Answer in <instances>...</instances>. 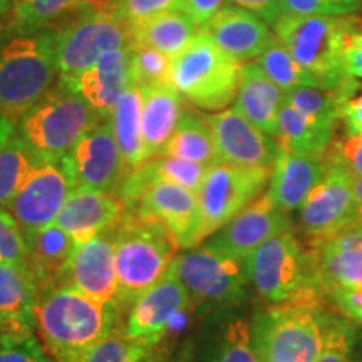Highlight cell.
I'll return each instance as SVG.
<instances>
[{
	"label": "cell",
	"instance_id": "cell-1",
	"mask_svg": "<svg viewBox=\"0 0 362 362\" xmlns=\"http://www.w3.org/2000/svg\"><path fill=\"white\" fill-rule=\"evenodd\" d=\"M119 312L67 284L40 288L35 330L56 362H79L103 337L117 329Z\"/></svg>",
	"mask_w": 362,
	"mask_h": 362
},
{
	"label": "cell",
	"instance_id": "cell-2",
	"mask_svg": "<svg viewBox=\"0 0 362 362\" xmlns=\"http://www.w3.org/2000/svg\"><path fill=\"white\" fill-rule=\"evenodd\" d=\"M112 247L121 314L168 272L178 247L158 221L129 210L112 232Z\"/></svg>",
	"mask_w": 362,
	"mask_h": 362
},
{
	"label": "cell",
	"instance_id": "cell-3",
	"mask_svg": "<svg viewBox=\"0 0 362 362\" xmlns=\"http://www.w3.org/2000/svg\"><path fill=\"white\" fill-rule=\"evenodd\" d=\"M332 319L320 293L272 305L252 325L259 361L314 362Z\"/></svg>",
	"mask_w": 362,
	"mask_h": 362
},
{
	"label": "cell",
	"instance_id": "cell-4",
	"mask_svg": "<svg viewBox=\"0 0 362 362\" xmlns=\"http://www.w3.org/2000/svg\"><path fill=\"white\" fill-rule=\"evenodd\" d=\"M57 78L56 33L21 34L0 45V112L16 123Z\"/></svg>",
	"mask_w": 362,
	"mask_h": 362
},
{
	"label": "cell",
	"instance_id": "cell-5",
	"mask_svg": "<svg viewBox=\"0 0 362 362\" xmlns=\"http://www.w3.org/2000/svg\"><path fill=\"white\" fill-rule=\"evenodd\" d=\"M103 117L89 103L57 84L19 119L16 131L42 161L62 160Z\"/></svg>",
	"mask_w": 362,
	"mask_h": 362
},
{
	"label": "cell",
	"instance_id": "cell-6",
	"mask_svg": "<svg viewBox=\"0 0 362 362\" xmlns=\"http://www.w3.org/2000/svg\"><path fill=\"white\" fill-rule=\"evenodd\" d=\"M242 62L202 33L171 57L170 84L197 107L223 111L238 93Z\"/></svg>",
	"mask_w": 362,
	"mask_h": 362
},
{
	"label": "cell",
	"instance_id": "cell-7",
	"mask_svg": "<svg viewBox=\"0 0 362 362\" xmlns=\"http://www.w3.org/2000/svg\"><path fill=\"white\" fill-rule=\"evenodd\" d=\"M351 22L334 16L284 13L274 24V33L292 57L324 89H337L344 81V49Z\"/></svg>",
	"mask_w": 362,
	"mask_h": 362
},
{
	"label": "cell",
	"instance_id": "cell-8",
	"mask_svg": "<svg viewBox=\"0 0 362 362\" xmlns=\"http://www.w3.org/2000/svg\"><path fill=\"white\" fill-rule=\"evenodd\" d=\"M245 260L248 280L272 305L320 293L310 248L302 245L292 230L274 235Z\"/></svg>",
	"mask_w": 362,
	"mask_h": 362
},
{
	"label": "cell",
	"instance_id": "cell-9",
	"mask_svg": "<svg viewBox=\"0 0 362 362\" xmlns=\"http://www.w3.org/2000/svg\"><path fill=\"white\" fill-rule=\"evenodd\" d=\"M170 269L178 275L197 305H232L242 302L250 284L247 260L215 248L202 245L181 253Z\"/></svg>",
	"mask_w": 362,
	"mask_h": 362
},
{
	"label": "cell",
	"instance_id": "cell-10",
	"mask_svg": "<svg viewBox=\"0 0 362 362\" xmlns=\"http://www.w3.org/2000/svg\"><path fill=\"white\" fill-rule=\"evenodd\" d=\"M131 25L111 11H88L56 33L57 84L69 86L112 49L133 45Z\"/></svg>",
	"mask_w": 362,
	"mask_h": 362
},
{
	"label": "cell",
	"instance_id": "cell-11",
	"mask_svg": "<svg viewBox=\"0 0 362 362\" xmlns=\"http://www.w3.org/2000/svg\"><path fill=\"white\" fill-rule=\"evenodd\" d=\"M270 176L272 168L264 166H242L226 161L211 163L198 189L205 238L223 228L240 211L264 194Z\"/></svg>",
	"mask_w": 362,
	"mask_h": 362
},
{
	"label": "cell",
	"instance_id": "cell-12",
	"mask_svg": "<svg viewBox=\"0 0 362 362\" xmlns=\"http://www.w3.org/2000/svg\"><path fill=\"white\" fill-rule=\"evenodd\" d=\"M74 189L76 178L67 156L56 161H42L21 192L4 208L19 221L25 238H29L44 226L56 223L62 206Z\"/></svg>",
	"mask_w": 362,
	"mask_h": 362
},
{
	"label": "cell",
	"instance_id": "cell-13",
	"mask_svg": "<svg viewBox=\"0 0 362 362\" xmlns=\"http://www.w3.org/2000/svg\"><path fill=\"white\" fill-rule=\"evenodd\" d=\"M324 176L300 208L302 228L310 245L324 242L357 218L356 176L336 161L324 158Z\"/></svg>",
	"mask_w": 362,
	"mask_h": 362
},
{
	"label": "cell",
	"instance_id": "cell-14",
	"mask_svg": "<svg viewBox=\"0 0 362 362\" xmlns=\"http://www.w3.org/2000/svg\"><path fill=\"white\" fill-rule=\"evenodd\" d=\"M133 211L158 221L175 240L178 250L198 247L205 240L198 193L181 185L170 181L153 183Z\"/></svg>",
	"mask_w": 362,
	"mask_h": 362
},
{
	"label": "cell",
	"instance_id": "cell-15",
	"mask_svg": "<svg viewBox=\"0 0 362 362\" xmlns=\"http://www.w3.org/2000/svg\"><path fill=\"white\" fill-rule=\"evenodd\" d=\"M76 188L115 193L126 175L124 158L112 134L110 119L90 128L67 155Z\"/></svg>",
	"mask_w": 362,
	"mask_h": 362
},
{
	"label": "cell",
	"instance_id": "cell-16",
	"mask_svg": "<svg viewBox=\"0 0 362 362\" xmlns=\"http://www.w3.org/2000/svg\"><path fill=\"white\" fill-rule=\"evenodd\" d=\"M215 138L216 155L220 161L242 166H264L272 168L280 144L252 124L237 107L205 115Z\"/></svg>",
	"mask_w": 362,
	"mask_h": 362
},
{
	"label": "cell",
	"instance_id": "cell-17",
	"mask_svg": "<svg viewBox=\"0 0 362 362\" xmlns=\"http://www.w3.org/2000/svg\"><path fill=\"white\" fill-rule=\"evenodd\" d=\"M189 305L192 300L187 287L178 275L168 269L151 288L139 296L129 307L123 329L131 339L155 346L165 336L175 317Z\"/></svg>",
	"mask_w": 362,
	"mask_h": 362
},
{
	"label": "cell",
	"instance_id": "cell-18",
	"mask_svg": "<svg viewBox=\"0 0 362 362\" xmlns=\"http://www.w3.org/2000/svg\"><path fill=\"white\" fill-rule=\"evenodd\" d=\"M315 284L322 296L362 287V220L356 218L324 242L310 245Z\"/></svg>",
	"mask_w": 362,
	"mask_h": 362
},
{
	"label": "cell",
	"instance_id": "cell-19",
	"mask_svg": "<svg viewBox=\"0 0 362 362\" xmlns=\"http://www.w3.org/2000/svg\"><path fill=\"white\" fill-rule=\"evenodd\" d=\"M285 230H292L287 211L275 205L269 193H264L211 235L205 245L245 259L257 247Z\"/></svg>",
	"mask_w": 362,
	"mask_h": 362
},
{
	"label": "cell",
	"instance_id": "cell-20",
	"mask_svg": "<svg viewBox=\"0 0 362 362\" xmlns=\"http://www.w3.org/2000/svg\"><path fill=\"white\" fill-rule=\"evenodd\" d=\"M126 211L128 208L115 193L76 188L62 206L56 225L81 247L98 235L115 232Z\"/></svg>",
	"mask_w": 362,
	"mask_h": 362
},
{
	"label": "cell",
	"instance_id": "cell-21",
	"mask_svg": "<svg viewBox=\"0 0 362 362\" xmlns=\"http://www.w3.org/2000/svg\"><path fill=\"white\" fill-rule=\"evenodd\" d=\"M270 27L262 17L247 8L226 6L200 30L226 54L245 64L255 61L277 39Z\"/></svg>",
	"mask_w": 362,
	"mask_h": 362
},
{
	"label": "cell",
	"instance_id": "cell-22",
	"mask_svg": "<svg viewBox=\"0 0 362 362\" xmlns=\"http://www.w3.org/2000/svg\"><path fill=\"white\" fill-rule=\"evenodd\" d=\"M62 284L117 309L119 284L116 275L112 232L98 235L78 247Z\"/></svg>",
	"mask_w": 362,
	"mask_h": 362
},
{
	"label": "cell",
	"instance_id": "cell-23",
	"mask_svg": "<svg viewBox=\"0 0 362 362\" xmlns=\"http://www.w3.org/2000/svg\"><path fill=\"white\" fill-rule=\"evenodd\" d=\"M131 47L133 45L106 52L96 64L84 71L78 79L64 88L81 94L98 112L99 117L107 119L124 90L133 84Z\"/></svg>",
	"mask_w": 362,
	"mask_h": 362
},
{
	"label": "cell",
	"instance_id": "cell-24",
	"mask_svg": "<svg viewBox=\"0 0 362 362\" xmlns=\"http://www.w3.org/2000/svg\"><path fill=\"white\" fill-rule=\"evenodd\" d=\"M325 173L322 155H305L280 146L267 193L284 211L302 208L312 188Z\"/></svg>",
	"mask_w": 362,
	"mask_h": 362
},
{
	"label": "cell",
	"instance_id": "cell-25",
	"mask_svg": "<svg viewBox=\"0 0 362 362\" xmlns=\"http://www.w3.org/2000/svg\"><path fill=\"white\" fill-rule=\"evenodd\" d=\"M40 284L27 264H0V334H34Z\"/></svg>",
	"mask_w": 362,
	"mask_h": 362
},
{
	"label": "cell",
	"instance_id": "cell-26",
	"mask_svg": "<svg viewBox=\"0 0 362 362\" xmlns=\"http://www.w3.org/2000/svg\"><path fill=\"white\" fill-rule=\"evenodd\" d=\"M141 93V138L146 161L163 156L185 112L181 93L171 84L138 86Z\"/></svg>",
	"mask_w": 362,
	"mask_h": 362
},
{
	"label": "cell",
	"instance_id": "cell-27",
	"mask_svg": "<svg viewBox=\"0 0 362 362\" xmlns=\"http://www.w3.org/2000/svg\"><path fill=\"white\" fill-rule=\"evenodd\" d=\"M284 101V90L260 69L257 62L242 64L233 107H237L252 124L277 138L279 115Z\"/></svg>",
	"mask_w": 362,
	"mask_h": 362
},
{
	"label": "cell",
	"instance_id": "cell-28",
	"mask_svg": "<svg viewBox=\"0 0 362 362\" xmlns=\"http://www.w3.org/2000/svg\"><path fill=\"white\" fill-rule=\"evenodd\" d=\"M29 257L27 265L37 277L40 288L62 284L78 245L61 226L52 223L44 226L33 237L27 238Z\"/></svg>",
	"mask_w": 362,
	"mask_h": 362
},
{
	"label": "cell",
	"instance_id": "cell-29",
	"mask_svg": "<svg viewBox=\"0 0 362 362\" xmlns=\"http://www.w3.org/2000/svg\"><path fill=\"white\" fill-rule=\"evenodd\" d=\"M131 25L133 42L175 57L200 34V25L187 12L168 11L136 21Z\"/></svg>",
	"mask_w": 362,
	"mask_h": 362
},
{
	"label": "cell",
	"instance_id": "cell-30",
	"mask_svg": "<svg viewBox=\"0 0 362 362\" xmlns=\"http://www.w3.org/2000/svg\"><path fill=\"white\" fill-rule=\"evenodd\" d=\"M197 362H260L252 325L242 317H230L203 337Z\"/></svg>",
	"mask_w": 362,
	"mask_h": 362
},
{
	"label": "cell",
	"instance_id": "cell-31",
	"mask_svg": "<svg viewBox=\"0 0 362 362\" xmlns=\"http://www.w3.org/2000/svg\"><path fill=\"white\" fill-rule=\"evenodd\" d=\"M107 119L124 158L126 171L146 161L141 138V93L138 86L131 84L124 90Z\"/></svg>",
	"mask_w": 362,
	"mask_h": 362
},
{
	"label": "cell",
	"instance_id": "cell-32",
	"mask_svg": "<svg viewBox=\"0 0 362 362\" xmlns=\"http://www.w3.org/2000/svg\"><path fill=\"white\" fill-rule=\"evenodd\" d=\"M163 156H175L202 165L220 161L216 155L214 133L205 115L185 110Z\"/></svg>",
	"mask_w": 362,
	"mask_h": 362
},
{
	"label": "cell",
	"instance_id": "cell-33",
	"mask_svg": "<svg viewBox=\"0 0 362 362\" xmlns=\"http://www.w3.org/2000/svg\"><path fill=\"white\" fill-rule=\"evenodd\" d=\"M334 128L305 117L284 101L279 115L277 141L280 146L305 155H324L332 141Z\"/></svg>",
	"mask_w": 362,
	"mask_h": 362
},
{
	"label": "cell",
	"instance_id": "cell-34",
	"mask_svg": "<svg viewBox=\"0 0 362 362\" xmlns=\"http://www.w3.org/2000/svg\"><path fill=\"white\" fill-rule=\"evenodd\" d=\"M40 163L42 160L22 139V136L13 131L0 149V206H7L11 203Z\"/></svg>",
	"mask_w": 362,
	"mask_h": 362
},
{
	"label": "cell",
	"instance_id": "cell-35",
	"mask_svg": "<svg viewBox=\"0 0 362 362\" xmlns=\"http://www.w3.org/2000/svg\"><path fill=\"white\" fill-rule=\"evenodd\" d=\"M277 37V35H275ZM260 69L279 86L284 93L297 88H322L320 81L314 78L309 71L304 69L292 54L285 49V45L275 39L259 57L255 59Z\"/></svg>",
	"mask_w": 362,
	"mask_h": 362
},
{
	"label": "cell",
	"instance_id": "cell-36",
	"mask_svg": "<svg viewBox=\"0 0 362 362\" xmlns=\"http://www.w3.org/2000/svg\"><path fill=\"white\" fill-rule=\"evenodd\" d=\"M285 103L315 123L334 128L341 117V93L337 89L297 88L285 93Z\"/></svg>",
	"mask_w": 362,
	"mask_h": 362
},
{
	"label": "cell",
	"instance_id": "cell-37",
	"mask_svg": "<svg viewBox=\"0 0 362 362\" xmlns=\"http://www.w3.org/2000/svg\"><path fill=\"white\" fill-rule=\"evenodd\" d=\"M151 347L117 327L94 344L79 362H151Z\"/></svg>",
	"mask_w": 362,
	"mask_h": 362
},
{
	"label": "cell",
	"instance_id": "cell-38",
	"mask_svg": "<svg viewBox=\"0 0 362 362\" xmlns=\"http://www.w3.org/2000/svg\"><path fill=\"white\" fill-rule=\"evenodd\" d=\"M81 6H88V0H13V27L21 34L35 33L39 27Z\"/></svg>",
	"mask_w": 362,
	"mask_h": 362
},
{
	"label": "cell",
	"instance_id": "cell-39",
	"mask_svg": "<svg viewBox=\"0 0 362 362\" xmlns=\"http://www.w3.org/2000/svg\"><path fill=\"white\" fill-rule=\"evenodd\" d=\"M171 57L148 45L131 47V78L136 86L170 84Z\"/></svg>",
	"mask_w": 362,
	"mask_h": 362
},
{
	"label": "cell",
	"instance_id": "cell-40",
	"mask_svg": "<svg viewBox=\"0 0 362 362\" xmlns=\"http://www.w3.org/2000/svg\"><path fill=\"white\" fill-rule=\"evenodd\" d=\"M27 257L24 230L7 208L0 206V264H27Z\"/></svg>",
	"mask_w": 362,
	"mask_h": 362
},
{
	"label": "cell",
	"instance_id": "cell-41",
	"mask_svg": "<svg viewBox=\"0 0 362 362\" xmlns=\"http://www.w3.org/2000/svg\"><path fill=\"white\" fill-rule=\"evenodd\" d=\"M0 362H56L34 334H0Z\"/></svg>",
	"mask_w": 362,
	"mask_h": 362
},
{
	"label": "cell",
	"instance_id": "cell-42",
	"mask_svg": "<svg viewBox=\"0 0 362 362\" xmlns=\"http://www.w3.org/2000/svg\"><path fill=\"white\" fill-rule=\"evenodd\" d=\"M284 13L346 17L362 8V0H282Z\"/></svg>",
	"mask_w": 362,
	"mask_h": 362
},
{
	"label": "cell",
	"instance_id": "cell-43",
	"mask_svg": "<svg viewBox=\"0 0 362 362\" xmlns=\"http://www.w3.org/2000/svg\"><path fill=\"white\" fill-rule=\"evenodd\" d=\"M107 11L133 24L161 12L181 11V0H107Z\"/></svg>",
	"mask_w": 362,
	"mask_h": 362
},
{
	"label": "cell",
	"instance_id": "cell-44",
	"mask_svg": "<svg viewBox=\"0 0 362 362\" xmlns=\"http://www.w3.org/2000/svg\"><path fill=\"white\" fill-rule=\"evenodd\" d=\"M352 341L354 334L349 325L342 320L332 319L325 332L322 349L314 362H351Z\"/></svg>",
	"mask_w": 362,
	"mask_h": 362
},
{
	"label": "cell",
	"instance_id": "cell-45",
	"mask_svg": "<svg viewBox=\"0 0 362 362\" xmlns=\"http://www.w3.org/2000/svg\"><path fill=\"white\" fill-rule=\"evenodd\" d=\"M322 156L342 165L354 176H362V131L357 134H347L336 143L330 141Z\"/></svg>",
	"mask_w": 362,
	"mask_h": 362
},
{
	"label": "cell",
	"instance_id": "cell-46",
	"mask_svg": "<svg viewBox=\"0 0 362 362\" xmlns=\"http://www.w3.org/2000/svg\"><path fill=\"white\" fill-rule=\"evenodd\" d=\"M351 78H347L344 83L339 86V93H341V117L346 123L347 134H357L362 131V93L359 96L351 98Z\"/></svg>",
	"mask_w": 362,
	"mask_h": 362
},
{
	"label": "cell",
	"instance_id": "cell-47",
	"mask_svg": "<svg viewBox=\"0 0 362 362\" xmlns=\"http://www.w3.org/2000/svg\"><path fill=\"white\" fill-rule=\"evenodd\" d=\"M344 74L351 79H362V29L351 25L344 49Z\"/></svg>",
	"mask_w": 362,
	"mask_h": 362
},
{
	"label": "cell",
	"instance_id": "cell-48",
	"mask_svg": "<svg viewBox=\"0 0 362 362\" xmlns=\"http://www.w3.org/2000/svg\"><path fill=\"white\" fill-rule=\"evenodd\" d=\"M225 2L226 0H181V11L187 12L202 29L225 7Z\"/></svg>",
	"mask_w": 362,
	"mask_h": 362
},
{
	"label": "cell",
	"instance_id": "cell-49",
	"mask_svg": "<svg viewBox=\"0 0 362 362\" xmlns=\"http://www.w3.org/2000/svg\"><path fill=\"white\" fill-rule=\"evenodd\" d=\"M228 2L257 13L272 27L284 16L282 0H228Z\"/></svg>",
	"mask_w": 362,
	"mask_h": 362
},
{
	"label": "cell",
	"instance_id": "cell-50",
	"mask_svg": "<svg viewBox=\"0 0 362 362\" xmlns=\"http://www.w3.org/2000/svg\"><path fill=\"white\" fill-rule=\"evenodd\" d=\"M330 297L336 300L341 310L346 312L352 319L362 312V287L337 288V291L330 293Z\"/></svg>",
	"mask_w": 362,
	"mask_h": 362
},
{
	"label": "cell",
	"instance_id": "cell-51",
	"mask_svg": "<svg viewBox=\"0 0 362 362\" xmlns=\"http://www.w3.org/2000/svg\"><path fill=\"white\" fill-rule=\"evenodd\" d=\"M13 131H16V123H13L11 117L0 112V149H2L4 144L7 143V139L13 134Z\"/></svg>",
	"mask_w": 362,
	"mask_h": 362
},
{
	"label": "cell",
	"instance_id": "cell-52",
	"mask_svg": "<svg viewBox=\"0 0 362 362\" xmlns=\"http://www.w3.org/2000/svg\"><path fill=\"white\" fill-rule=\"evenodd\" d=\"M354 194H356L357 218L362 220V176H356L354 178Z\"/></svg>",
	"mask_w": 362,
	"mask_h": 362
},
{
	"label": "cell",
	"instance_id": "cell-53",
	"mask_svg": "<svg viewBox=\"0 0 362 362\" xmlns=\"http://www.w3.org/2000/svg\"><path fill=\"white\" fill-rule=\"evenodd\" d=\"M4 6H6L8 11H12V6H13V0H2Z\"/></svg>",
	"mask_w": 362,
	"mask_h": 362
},
{
	"label": "cell",
	"instance_id": "cell-54",
	"mask_svg": "<svg viewBox=\"0 0 362 362\" xmlns=\"http://www.w3.org/2000/svg\"><path fill=\"white\" fill-rule=\"evenodd\" d=\"M7 12H8V8L4 6V2L0 0V16H4V13H7Z\"/></svg>",
	"mask_w": 362,
	"mask_h": 362
},
{
	"label": "cell",
	"instance_id": "cell-55",
	"mask_svg": "<svg viewBox=\"0 0 362 362\" xmlns=\"http://www.w3.org/2000/svg\"><path fill=\"white\" fill-rule=\"evenodd\" d=\"M175 362H189V361H188V356H187V354H185V356H181V357H180V359H176Z\"/></svg>",
	"mask_w": 362,
	"mask_h": 362
},
{
	"label": "cell",
	"instance_id": "cell-56",
	"mask_svg": "<svg viewBox=\"0 0 362 362\" xmlns=\"http://www.w3.org/2000/svg\"><path fill=\"white\" fill-rule=\"evenodd\" d=\"M354 319L357 320V322H359V324L362 325V312H361V314H357V315L354 317Z\"/></svg>",
	"mask_w": 362,
	"mask_h": 362
},
{
	"label": "cell",
	"instance_id": "cell-57",
	"mask_svg": "<svg viewBox=\"0 0 362 362\" xmlns=\"http://www.w3.org/2000/svg\"><path fill=\"white\" fill-rule=\"evenodd\" d=\"M260 362H265V361H260Z\"/></svg>",
	"mask_w": 362,
	"mask_h": 362
}]
</instances>
